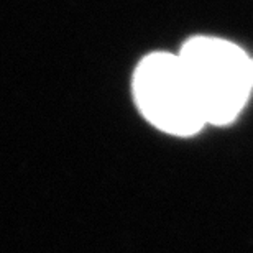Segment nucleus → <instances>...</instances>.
I'll use <instances>...</instances> for the list:
<instances>
[{
	"mask_svg": "<svg viewBox=\"0 0 253 253\" xmlns=\"http://www.w3.org/2000/svg\"><path fill=\"white\" fill-rule=\"evenodd\" d=\"M131 90L141 115L165 133L191 136L207 125L178 53L145 56L135 69Z\"/></svg>",
	"mask_w": 253,
	"mask_h": 253,
	"instance_id": "nucleus-2",
	"label": "nucleus"
},
{
	"mask_svg": "<svg viewBox=\"0 0 253 253\" xmlns=\"http://www.w3.org/2000/svg\"><path fill=\"white\" fill-rule=\"evenodd\" d=\"M252 81H253V58H252Z\"/></svg>",
	"mask_w": 253,
	"mask_h": 253,
	"instance_id": "nucleus-3",
	"label": "nucleus"
},
{
	"mask_svg": "<svg viewBox=\"0 0 253 253\" xmlns=\"http://www.w3.org/2000/svg\"><path fill=\"white\" fill-rule=\"evenodd\" d=\"M178 54L206 124L234 122L253 89L252 58L235 43L214 37L191 38Z\"/></svg>",
	"mask_w": 253,
	"mask_h": 253,
	"instance_id": "nucleus-1",
	"label": "nucleus"
}]
</instances>
